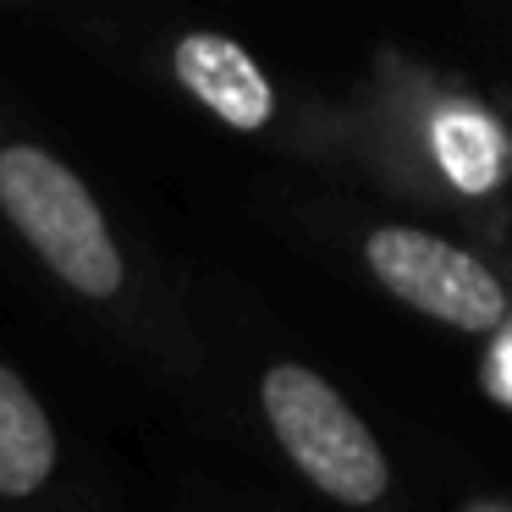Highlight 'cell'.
<instances>
[{
    "label": "cell",
    "instance_id": "3",
    "mask_svg": "<svg viewBox=\"0 0 512 512\" xmlns=\"http://www.w3.org/2000/svg\"><path fill=\"white\" fill-rule=\"evenodd\" d=\"M254 408L281 463L320 501L342 512H375L397 496V468L369 419L303 358H276L259 369Z\"/></svg>",
    "mask_w": 512,
    "mask_h": 512
},
{
    "label": "cell",
    "instance_id": "5",
    "mask_svg": "<svg viewBox=\"0 0 512 512\" xmlns=\"http://www.w3.org/2000/svg\"><path fill=\"white\" fill-rule=\"evenodd\" d=\"M166 83L188 105H199L232 138H276L287 127V100L265 61L221 28H171L155 45Z\"/></svg>",
    "mask_w": 512,
    "mask_h": 512
},
{
    "label": "cell",
    "instance_id": "4",
    "mask_svg": "<svg viewBox=\"0 0 512 512\" xmlns=\"http://www.w3.org/2000/svg\"><path fill=\"white\" fill-rule=\"evenodd\" d=\"M358 265L369 270L380 292L391 303H402L408 314L441 325L452 336H479L501 331L512 314L507 281L485 254L463 248L457 237L435 232L419 221H369L358 232Z\"/></svg>",
    "mask_w": 512,
    "mask_h": 512
},
{
    "label": "cell",
    "instance_id": "6",
    "mask_svg": "<svg viewBox=\"0 0 512 512\" xmlns=\"http://www.w3.org/2000/svg\"><path fill=\"white\" fill-rule=\"evenodd\" d=\"M61 479V430L23 369L0 358V501L28 507Z\"/></svg>",
    "mask_w": 512,
    "mask_h": 512
},
{
    "label": "cell",
    "instance_id": "1",
    "mask_svg": "<svg viewBox=\"0 0 512 512\" xmlns=\"http://www.w3.org/2000/svg\"><path fill=\"white\" fill-rule=\"evenodd\" d=\"M347 144L391 188L413 193L435 210L474 215L490 243H501L512 138L501 111L474 83L386 56L380 83L364 94V111L347 122Z\"/></svg>",
    "mask_w": 512,
    "mask_h": 512
},
{
    "label": "cell",
    "instance_id": "7",
    "mask_svg": "<svg viewBox=\"0 0 512 512\" xmlns=\"http://www.w3.org/2000/svg\"><path fill=\"white\" fill-rule=\"evenodd\" d=\"M479 353H474V386L485 397L490 413H507L512 408V325L479 336Z\"/></svg>",
    "mask_w": 512,
    "mask_h": 512
},
{
    "label": "cell",
    "instance_id": "2",
    "mask_svg": "<svg viewBox=\"0 0 512 512\" xmlns=\"http://www.w3.org/2000/svg\"><path fill=\"white\" fill-rule=\"evenodd\" d=\"M0 221L67 298L111 320L133 314L138 265L111 210L72 160L28 133H0Z\"/></svg>",
    "mask_w": 512,
    "mask_h": 512
},
{
    "label": "cell",
    "instance_id": "8",
    "mask_svg": "<svg viewBox=\"0 0 512 512\" xmlns=\"http://www.w3.org/2000/svg\"><path fill=\"white\" fill-rule=\"evenodd\" d=\"M457 512H512L507 496H496V490H474V496L457 501Z\"/></svg>",
    "mask_w": 512,
    "mask_h": 512
}]
</instances>
